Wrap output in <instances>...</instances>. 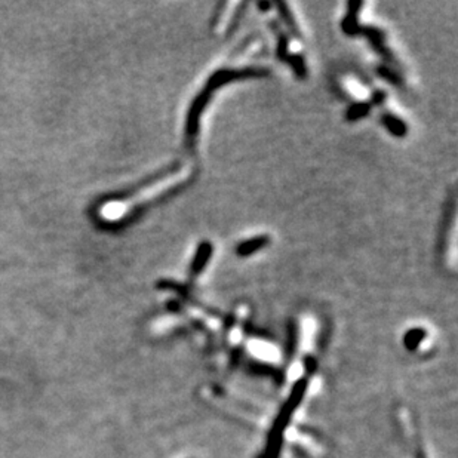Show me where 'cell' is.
Wrapping results in <instances>:
<instances>
[{
    "instance_id": "cell-7",
    "label": "cell",
    "mask_w": 458,
    "mask_h": 458,
    "mask_svg": "<svg viewBox=\"0 0 458 458\" xmlns=\"http://www.w3.org/2000/svg\"><path fill=\"white\" fill-rule=\"evenodd\" d=\"M368 111H369V106L365 104V103H361V104H357V106H355V107H352L349 110L348 117H349V120H357V119H361L362 116H365Z\"/></svg>"
},
{
    "instance_id": "cell-1",
    "label": "cell",
    "mask_w": 458,
    "mask_h": 458,
    "mask_svg": "<svg viewBox=\"0 0 458 458\" xmlns=\"http://www.w3.org/2000/svg\"><path fill=\"white\" fill-rule=\"evenodd\" d=\"M307 386H308V381H307L306 377L300 378L294 385L291 394L288 396V399L285 401V403L282 405L278 417L275 418L273 426H271V429L269 431L264 451H263L262 455H259V458H279L280 450H282V443H283L285 430H287V427H288V424L291 422L292 414L295 413V410L299 408L301 399L304 398V394L307 392Z\"/></svg>"
},
{
    "instance_id": "cell-5",
    "label": "cell",
    "mask_w": 458,
    "mask_h": 458,
    "mask_svg": "<svg viewBox=\"0 0 458 458\" xmlns=\"http://www.w3.org/2000/svg\"><path fill=\"white\" fill-rule=\"evenodd\" d=\"M424 329H411V331H408V334L405 336V345H406V349L408 350H415L418 348V344L420 341H422L424 338Z\"/></svg>"
},
{
    "instance_id": "cell-6",
    "label": "cell",
    "mask_w": 458,
    "mask_h": 458,
    "mask_svg": "<svg viewBox=\"0 0 458 458\" xmlns=\"http://www.w3.org/2000/svg\"><path fill=\"white\" fill-rule=\"evenodd\" d=\"M278 8H279L280 15H282L285 24H287V26H288V29H289L295 36H299V34H300V33H299V27H296V24H295V21H294V18L291 17V12L287 9V5H285V3H280V5H278Z\"/></svg>"
},
{
    "instance_id": "cell-4",
    "label": "cell",
    "mask_w": 458,
    "mask_h": 458,
    "mask_svg": "<svg viewBox=\"0 0 458 458\" xmlns=\"http://www.w3.org/2000/svg\"><path fill=\"white\" fill-rule=\"evenodd\" d=\"M211 252H213L211 245L203 243V245L199 248V252H197V255H196V258H194V263H193V266H192V273H193V275H199V271L205 267L206 259H208L209 255H211Z\"/></svg>"
},
{
    "instance_id": "cell-3",
    "label": "cell",
    "mask_w": 458,
    "mask_h": 458,
    "mask_svg": "<svg viewBox=\"0 0 458 458\" xmlns=\"http://www.w3.org/2000/svg\"><path fill=\"white\" fill-rule=\"evenodd\" d=\"M382 123H385L386 128H389V131L396 135V137H402V135L406 134V127L402 120H399L396 116H393L392 113H387L382 116Z\"/></svg>"
},
{
    "instance_id": "cell-8",
    "label": "cell",
    "mask_w": 458,
    "mask_h": 458,
    "mask_svg": "<svg viewBox=\"0 0 458 458\" xmlns=\"http://www.w3.org/2000/svg\"><path fill=\"white\" fill-rule=\"evenodd\" d=\"M417 458H426V457H424V452H423V450H422V448H418V452H417Z\"/></svg>"
},
{
    "instance_id": "cell-2",
    "label": "cell",
    "mask_w": 458,
    "mask_h": 458,
    "mask_svg": "<svg viewBox=\"0 0 458 458\" xmlns=\"http://www.w3.org/2000/svg\"><path fill=\"white\" fill-rule=\"evenodd\" d=\"M267 243H269V239L264 238V236L263 238H255V239H251V241H245L238 246V254L241 257L251 255V254L262 250V248L264 245H267Z\"/></svg>"
}]
</instances>
